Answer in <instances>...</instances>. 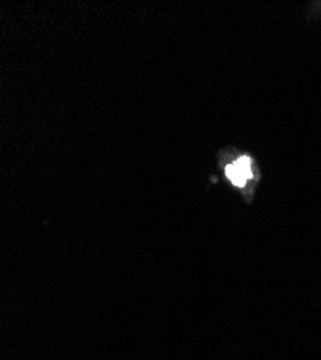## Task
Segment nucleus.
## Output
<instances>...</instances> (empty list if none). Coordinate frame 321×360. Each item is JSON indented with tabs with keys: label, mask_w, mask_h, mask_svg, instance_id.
Masks as SVG:
<instances>
[{
	"label": "nucleus",
	"mask_w": 321,
	"mask_h": 360,
	"mask_svg": "<svg viewBox=\"0 0 321 360\" xmlns=\"http://www.w3.org/2000/svg\"><path fill=\"white\" fill-rule=\"evenodd\" d=\"M225 175L226 179L241 191L246 199L252 198L253 187L257 186L260 180L258 169L255 162L248 154H236V156L226 158L225 163Z\"/></svg>",
	"instance_id": "nucleus-1"
}]
</instances>
